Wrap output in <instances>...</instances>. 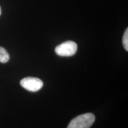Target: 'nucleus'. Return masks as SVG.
I'll use <instances>...</instances> for the list:
<instances>
[{
    "label": "nucleus",
    "instance_id": "1",
    "mask_svg": "<svg viewBox=\"0 0 128 128\" xmlns=\"http://www.w3.org/2000/svg\"><path fill=\"white\" fill-rule=\"evenodd\" d=\"M95 121L92 113H85L76 116L70 122L67 128H90Z\"/></svg>",
    "mask_w": 128,
    "mask_h": 128
},
{
    "label": "nucleus",
    "instance_id": "2",
    "mask_svg": "<svg viewBox=\"0 0 128 128\" xmlns=\"http://www.w3.org/2000/svg\"><path fill=\"white\" fill-rule=\"evenodd\" d=\"M77 44L73 41H67L56 46V54L60 56H71L75 55L77 50Z\"/></svg>",
    "mask_w": 128,
    "mask_h": 128
},
{
    "label": "nucleus",
    "instance_id": "3",
    "mask_svg": "<svg viewBox=\"0 0 128 128\" xmlns=\"http://www.w3.org/2000/svg\"><path fill=\"white\" fill-rule=\"evenodd\" d=\"M20 85L22 87L31 92H36L42 88L44 82L39 78L26 77L21 80Z\"/></svg>",
    "mask_w": 128,
    "mask_h": 128
},
{
    "label": "nucleus",
    "instance_id": "4",
    "mask_svg": "<svg viewBox=\"0 0 128 128\" xmlns=\"http://www.w3.org/2000/svg\"><path fill=\"white\" fill-rule=\"evenodd\" d=\"M10 60V55L4 48L0 47V62L7 63Z\"/></svg>",
    "mask_w": 128,
    "mask_h": 128
},
{
    "label": "nucleus",
    "instance_id": "5",
    "mask_svg": "<svg viewBox=\"0 0 128 128\" xmlns=\"http://www.w3.org/2000/svg\"><path fill=\"white\" fill-rule=\"evenodd\" d=\"M123 45L126 51L128 50V29L126 28L123 36Z\"/></svg>",
    "mask_w": 128,
    "mask_h": 128
},
{
    "label": "nucleus",
    "instance_id": "6",
    "mask_svg": "<svg viewBox=\"0 0 128 128\" xmlns=\"http://www.w3.org/2000/svg\"><path fill=\"white\" fill-rule=\"evenodd\" d=\"M1 7H0V15H1Z\"/></svg>",
    "mask_w": 128,
    "mask_h": 128
}]
</instances>
